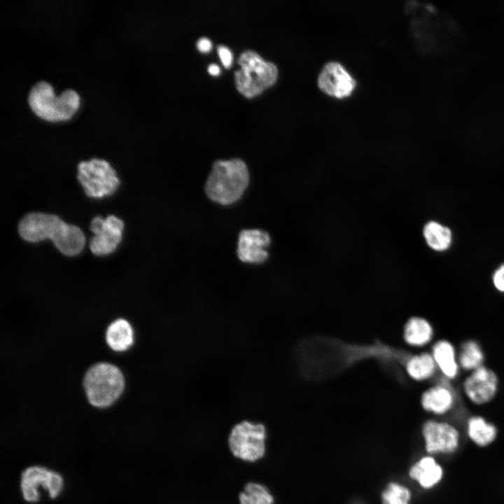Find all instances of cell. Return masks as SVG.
Instances as JSON below:
<instances>
[{
	"label": "cell",
	"mask_w": 504,
	"mask_h": 504,
	"mask_svg": "<svg viewBox=\"0 0 504 504\" xmlns=\"http://www.w3.org/2000/svg\"><path fill=\"white\" fill-rule=\"evenodd\" d=\"M18 232L29 242L50 239L58 251L66 256L78 255L85 244V235L78 227L66 223L54 214L41 212L26 214L18 223Z\"/></svg>",
	"instance_id": "cell-1"
},
{
	"label": "cell",
	"mask_w": 504,
	"mask_h": 504,
	"mask_svg": "<svg viewBox=\"0 0 504 504\" xmlns=\"http://www.w3.org/2000/svg\"><path fill=\"white\" fill-rule=\"evenodd\" d=\"M249 181V172L242 160H219L212 166L205 183L204 190L211 201L227 206L235 203L242 197Z\"/></svg>",
	"instance_id": "cell-2"
},
{
	"label": "cell",
	"mask_w": 504,
	"mask_h": 504,
	"mask_svg": "<svg viewBox=\"0 0 504 504\" xmlns=\"http://www.w3.org/2000/svg\"><path fill=\"white\" fill-rule=\"evenodd\" d=\"M28 103L37 116L55 122L70 119L78 108L80 97L72 89H66L56 96L50 84L42 80L31 88Z\"/></svg>",
	"instance_id": "cell-3"
},
{
	"label": "cell",
	"mask_w": 504,
	"mask_h": 504,
	"mask_svg": "<svg viewBox=\"0 0 504 504\" xmlns=\"http://www.w3.org/2000/svg\"><path fill=\"white\" fill-rule=\"evenodd\" d=\"M83 384L90 403L96 407L104 408L112 405L120 397L125 381L118 367L101 363L88 370Z\"/></svg>",
	"instance_id": "cell-4"
},
{
	"label": "cell",
	"mask_w": 504,
	"mask_h": 504,
	"mask_svg": "<svg viewBox=\"0 0 504 504\" xmlns=\"http://www.w3.org/2000/svg\"><path fill=\"white\" fill-rule=\"evenodd\" d=\"M240 69L234 72L238 90L247 97L261 93L277 79L276 66L253 50L243 52L239 59Z\"/></svg>",
	"instance_id": "cell-5"
},
{
	"label": "cell",
	"mask_w": 504,
	"mask_h": 504,
	"mask_svg": "<svg viewBox=\"0 0 504 504\" xmlns=\"http://www.w3.org/2000/svg\"><path fill=\"white\" fill-rule=\"evenodd\" d=\"M77 178L87 196L101 198L113 195L120 181L115 170L105 160L93 158L78 165Z\"/></svg>",
	"instance_id": "cell-6"
},
{
	"label": "cell",
	"mask_w": 504,
	"mask_h": 504,
	"mask_svg": "<svg viewBox=\"0 0 504 504\" xmlns=\"http://www.w3.org/2000/svg\"><path fill=\"white\" fill-rule=\"evenodd\" d=\"M265 439L266 428L263 424L243 421L232 428L228 444L234 457L254 462L265 455Z\"/></svg>",
	"instance_id": "cell-7"
},
{
	"label": "cell",
	"mask_w": 504,
	"mask_h": 504,
	"mask_svg": "<svg viewBox=\"0 0 504 504\" xmlns=\"http://www.w3.org/2000/svg\"><path fill=\"white\" fill-rule=\"evenodd\" d=\"M421 435L427 454H454L460 447V431L456 426L447 421H426L421 427Z\"/></svg>",
	"instance_id": "cell-8"
},
{
	"label": "cell",
	"mask_w": 504,
	"mask_h": 504,
	"mask_svg": "<svg viewBox=\"0 0 504 504\" xmlns=\"http://www.w3.org/2000/svg\"><path fill=\"white\" fill-rule=\"evenodd\" d=\"M46 489L49 496L54 499L60 493L63 487L62 476L48 468L33 465L26 468L22 473L20 488L23 498L30 503L39 500V486Z\"/></svg>",
	"instance_id": "cell-9"
},
{
	"label": "cell",
	"mask_w": 504,
	"mask_h": 504,
	"mask_svg": "<svg viewBox=\"0 0 504 504\" xmlns=\"http://www.w3.org/2000/svg\"><path fill=\"white\" fill-rule=\"evenodd\" d=\"M499 388L496 372L485 365L469 372L462 382V390L466 398L475 405L491 402Z\"/></svg>",
	"instance_id": "cell-10"
},
{
	"label": "cell",
	"mask_w": 504,
	"mask_h": 504,
	"mask_svg": "<svg viewBox=\"0 0 504 504\" xmlns=\"http://www.w3.org/2000/svg\"><path fill=\"white\" fill-rule=\"evenodd\" d=\"M123 221L113 215L106 218L94 217L90 230L94 234L90 241L91 252L95 255H106L113 253L122 239Z\"/></svg>",
	"instance_id": "cell-11"
},
{
	"label": "cell",
	"mask_w": 504,
	"mask_h": 504,
	"mask_svg": "<svg viewBox=\"0 0 504 504\" xmlns=\"http://www.w3.org/2000/svg\"><path fill=\"white\" fill-rule=\"evenodd\" d=\"M318 85L326 94L342 99L351 94L356 82L340 63L329 62L318 75Z\"/></svg>",
	"instance_id": "cell-12"
},
{
	"label": "cell",
	"mask_w": 504,
	"mask_h": 504,
	"mask_svg": "<svg viewBox=\"0 0 504 504\" xmlns=\"http://www.w3.org/2000/svg\"><path fill=\"white\" fill-rule=\"evenodd\" d=\"M271 243L270 234L262 230L248 229L240 232L237 254L246 263L260 264L268 258L267 248Z\"/></svg>",
	"instance_id": "cell-13"
},
{
	"label": "cell",
	"mask_w": 504,
	"mask_h": 504,
	"mask_svg": "<svg viewBox=\"0 0 504 504\" xmlns=\"http://www.w3.org/2000/svg\"><path fill=\"white\" fill-rule=\"evenodd\" d=\"M444 378L427 388L421 395L423 409L437 416H444L451 412L456 403V393L450 384Z\"/></svg>",
	"instance_id": "cell-14"
},
{
	"label": "cell",
	"mask_w": 504,
	"mask_h": 504,
	"mask_svg": "<svg viewBox=\"0 0 504 504\" xmlns=\"http://www.w3.org/2000/svg\"><path fill=\"white\" fill-rule=\"evenodd\" d=\"M444 470L434 456L427 454L417 460L409 470L410 477L424 489H431L443 479Z\"/></svg>",
	"instance_id": "cell-15"
},
{
	"label": "cell",
	"mask_w": 504,
	"mask_h": 504,
	"mask_svg": "<svg viewBox=\"0 0 504 504\" xmlns=\"http://www.w3.org/2000/svg\"><path fill=\"white\" fill-rule=\"evenodd\" d=\"M430 354L441 375L451 381L459 374L461 368L458 361V351L451 342L446 339L436 341Z\"/></svg>",
	"instance_id": "cell-16"
},
{
	"label": "cell",
	"mask_w": 504,
	"mask_h": 504,
	"mask_svg": "<svg viewBox=\"0 0 504 504\" xmlns=\"http://www.w3.org/2000/svg\"><path fill=\"white\" fill-rule=\"evenodd\" d=\"M466 434L477 447L484 448L491 445L497 439V426L482 415H472L466 421Z\"/></svg>",
	"instance_id": "cell-17"
},
{
	"label": "cell",
	"mask_w": 504,
	"mask_h": 504,
	"mask_svg": "<svg viewBox=\"0 0 504 504\" xmlns=\"http://www.w3.org/2000/svg\"><path fill=\"white\" fill-rule=\"evenodd\" d=\"M434 330L426 318L414 316L410 318L404 328V338L410 346L421 347L430 343L433 337Z\"/></svg>",
	"instance_id": "cell-18"
},
{
	"label": "cell",
	"mask_w": 504,
	"mask_h": 504,
	"mask_svg": "<svg viewBox=\"0 0 504 504\" xmlns=\"http://www.w3.org/2000/svg\"><path fill=\"white\" fill-rule=\"evenodd\" d=\"M405 368L412 379L420 382L432 379L438 371L431 354L428 352L410 355Z\"/></svg>",
	"instance_id": "cell-19"
},
{
	"label": "cell",
	"mask_w": 504,
	"mask_h": 504,
	"mask_svg": "<svg viewBox=\"0 0 504 504\" xmlns=\"http://www.w3.org/2000/svg\"><path fill=\"white\" fill-rule=\"evenodd\" d=\"M106 340L108 345L115 351L128 349L134 342L131 325L122 318L114 321L107 328Z\"/></svg>",
	"instance_id": "cell-20"
},
{
	"label": "cell",
	"mask_w": 504,
	"mask_h": 504,
	"mask_svg": "<svg viewBox=\"0 0 504 504\" xmlns=\"http://www.w3.org/2000/svg\"><path fill=\"white\" fill-rule=\"evenodd\" d=\"M484 351L477 341L470 339L461 344L458 351L461 370L470 372L484 365Z\"/></svg>",
	"instance_id": "cell-21"
},
{
	"label": "cell",
	"mask_w": 504,
	"mask_h": 504,
	"mask_svg": "<svg viewBox=\"0 0 504 504\" xmlns=\"http://www.w3.org/2000/svg\"><path fill=\"white\" fill-rule=\"evenodd\" d=\"M424 236L428 245L435 251L447 249L451 241V233L448 227L430 221L424 228Z\"/></svg>",
	"instance_id": "cell-22"
},
{
	"label": "cell",
	"mask_w": 504,
	"mask_h": 504,
	"mask_svg": "<svg viewBox=\"0 0 504 504\" xmlns=\"http://www.w3.org/2000/svg\"><path fill=\"white\" fill-rule=\"evenodd\" d=\"M239 504H273L274 497L264 485L247 483L239 495Z\"/></svg>",
	"instance_id": "cell-23"
},
{
	"label": "cell",
	"mask_w": 504,
	"mask_h": 504,
	"mask_svg": "<svg viewBox=\"0 0 504 504\" xmlns=\"http://www.w3.org/2000/svg\"><path fill=\"white\" fill-rule=\"evenodd\" d=\"M412 492L398 482L388 483L382 492V504H410Z\"/></svg>",
	"instance_id": "cell-24"
},
{
	"label": "cell",
	"mask_w": 504,
	"mask_h": 504,
	"mask_svg": "<svg viewBox=\"0 0 504 504\" xmlns=\"http://www.w3.org/2000/svg\"><path fill=\"white\" fill-rule=\"evenodd\" d=\"M218 52L223 64L225 67H229L232 62V54L230 50L225 46L220 45L218 46Z\"/></svg>",
	"instance_id": "cell-25"
},
{
	"label": "cell",
	"mask_w": 504,
	"mask_h": 504,
	"mask_svg": "<svg viewBox=\"0 0 504 504\" xmlns=\"http://www.w3.org/2000/svg\"><path fill=\"white\" fill-rule=\"evenodd\" d=\"M493 283L498 291L504 293V265L495 272L493 276Z\"/></svg>",
	"instance_id": "cell-26"
},
{
	"label": "cell",
	"mask_w": 504,
	"mask_h": 504,
	"mask_svg": "<svg viewBox=\"0 0 504 504\" xmlns=\"http://www.w3.org/2000/svg\"><path fill=\"white\" fill-rule=\"evenodd\" d=\"M197 48L202 52H208L211 50L212 43L206 37L200 38L197 42Z\"/></svg>",
	"instance_id": "cell-27"
},
{
	"label": "cell",
	"mask_w": 504,
	"mask_h": 504,
	"mask_svg": "<svg viewBox=\"0 0 504 504\" xmlns=\"http://www.w3.org/2000/svg\"><path fill=\"white\" fill-rule=\"evenodd\" d=\"M208 71L211 74L218 75L220 72V67L216 64L212 63L209 65Z\"/></svg>",
	"instance_id": "cell-28"
}]
</instances>
